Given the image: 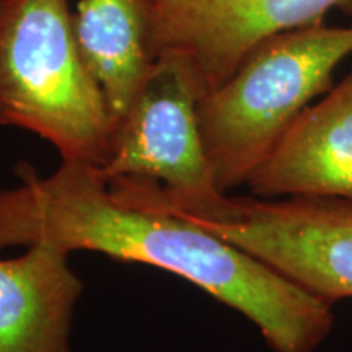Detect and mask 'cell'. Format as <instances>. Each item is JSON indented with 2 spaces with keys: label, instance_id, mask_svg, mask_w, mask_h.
I'll use <instances>...</instances> for the list:
<instances>
[{
  "label": "cell",
  "instance_id": "obj_1",
  "mask_svg": "<svg viewBox=\"0 0 352 352\" xmlns=\"http://www.w3.org/2000/svg\"><path fill=\"white\" fill-rule=\"evenodd\" d=\"M15 176L0 189V252L50 245L168 271L246 316L272 352H315L331 333V303L191 220L114 195L94 165L41 176L20 162Z\"/></svg>",
  "mask_w": 352,
  "mask_h": 352
},
{
  "label": "cell",
  "instance_id": "obj_2",
  "mask_svg": "<svg viewBox=\"0 0 352 352\" xmlns=\"http://www.w3.org/2000/svg\"><path fill=\"white\" fill-rule=\"evenodd\" d=\"M352 54V25L320 21L264 39L222 85L202 96L197 118L219 191L248 184L289 127Z\"/></svg>",
  "mask_w": 352,
  "mask_h": 352
},
{
  "label": "cell",
  "instance_id": "obj_3",
  "mask_svg": "<svg viewBox=\"0 0 352 352\" xmlns=\"http://www.w3.org/2000/svg\"><path fill=\"white\" fill-rule=\"evenodd\" d=\"M69 0H0V126L101 166L116 122L72 32Z\"/></svg>",
  "mask_w": 352,
  "mask_h": 352
},
{
  "label": "cell",
  "instance_id": "obj_4",
  "mask_svg": "<svg viewBox=\"0 0 352 352\" xmlns=\"http://www.w3.org/2000/svg\"><path fill=\"white\" fill-rule=\"evenodd\" d=\"M186 59L158 56L118 122L100 170L118 196L171 214L210 209L226 196L202 145L197 104L204 96Z\"/></svg>",
  "mask_w": 352,
  "mask_h": 352
},
{
  "label": "cell",
  "instance_id": "obj_5",
  "mask_svg": "<svg viewBox=\"0 0 352 352\" xmlns=\"http://www.w3.org/2000/svg\"><path fill=\"white\" fill-rule=\"evenodd\" d=\"M188 220L331 305L352 298L351 199L226 195L212 209Z\"/></svg>",
  "mask_w": 352,
  "mask_h": 352
},
{
  "label": "cell",
  "instance_id": "obj_6",
  "mask_svg": "<svg viewBox=\"0 0 352 352\" xmlns=\"http://www.w3.org/2000/svg\"><path fill=\"white\" fill-rule=\"evenodd\" d=\"M342 2L346 0H153V59L182 56L208 95L264 39L320 23Z\"/></svg>",
  "mask_w": 352,
  "mask_h": 352
},
{
  "label": "cell",
  "instance_id": "obj_7",
  "mask_svg": "<svg viewBox=\"0 0 352 352\" xmlns=\"http://www.w3.org/2000/svg\"><path fill=\"white\" fill-rule=\"evenodd\" d=\"M248 186L261 199L352 201V69L297 118Z\"/></svg>",
  "mask_w": 352,
  "mask_h": 352
},
{
  "label": "cell",
  "instance_id": "obj_8",
  "mask_svg": "<svg viewBox=\"0 0 352 352\" xmlns=\"http://www.w3.org/2000/svg\"><path fill=\"white\" fill-rule=\"evenodd\" d=\"M83 284L69 253L34 245L0 259V352H72L74 310Z\"/></svg>",
  "mask_w": 352,
  "mask_h": 352
},
{
  "label": "cell",
  "instance_id": "obj_9",
  "mask_svg": "<svg viewBox=\"0 0 352 352\" xmlns=\"http://www.w3.org/2000/svg\"><path fill=\"white\" fill-rule=\"evenodd\" d=\"M83 64L120 122L153 64V0H77L70 12Z\"/></svg>",
  "mask_w": 352,
  "mask_h": 352
}]
</instances>
